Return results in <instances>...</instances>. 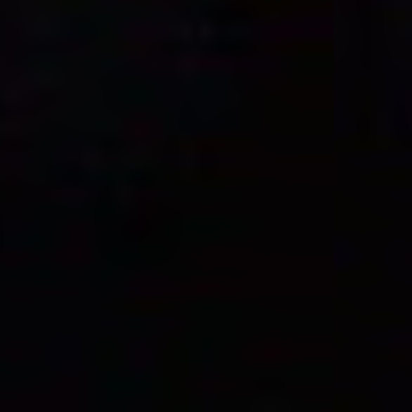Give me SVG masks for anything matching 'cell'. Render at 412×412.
Segmentation results:
<instances>
[{"label":"cell","mask_w":412,"mask_h":412,"mask_svg":"<svg viewBox=\"0 0 412 412\" xmlns=\"http://www.w3.org/2000/svg\"><path fill=\"white\" fill-rule=\"evenodd\" d=\"M259 386L262 388H282L284 384H282V380H278V378H266V380L259 382Z\"/></svg>","instance_id":"obj_1"}]
</instances>
